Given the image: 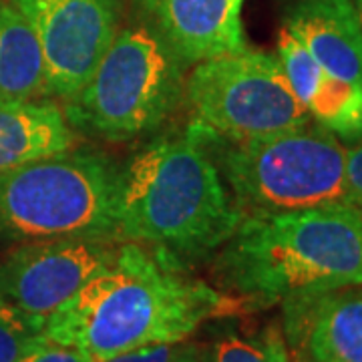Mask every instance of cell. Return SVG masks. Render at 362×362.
<instances>
[{
    "label": "cell",
    "instance_id": "1",
    "mask_svg": "<svg viewBox=\"0 0 362 362\" xmlns=\"http://www.w3.org/2000/svg\"><path fill=\"white\" fill-rule=\"evenodd\" d=\"M242 304L151 247L121 242L117 258L97 272L45 322V337L93 362L129 350L183 342L207 320Z\"/></svg>",
    "mask_w": 362,
    "mask_h": 362
},
{
    "label": "cell",
    "instance_id": "2",
    "mask_svg": "<svg viewBox=\"0 0 362 362\" xmlns=\"http://www.w3.org/2000/svg\"><path fill=\"white\" fill-rule=\"evenodd\" d=\"M242 216L194 131L149 141L121 165L117 238L177 264L209 258Z\"/></svg>",
    "mask_w": 362,
    "mask_h": 362
},
{
    "label": "cell",
    "instance_id": "3",
    "mask_svg": "<svg viewBox=\"0 0 362 362\" xmlns=\"http://www.w3.org/2000/svg\"><path fill=\"white\" fill-rule=\"evenodd\" d=\"M216 274L254 308L362 286V218L346 204L242 218Z\"/></svg>",
    "mask_w": 362,
    "mask_h": 362
},
{
    "label": "cell",
    "instance_id": "4",
    "mask_svg": "<svg viewBox=\"0 0 362 362\" xmlns=\"http://www.w3.org/2000/svg\"><path fill=\"white\" fill-rule=\"evenodd\" d=\"M121 165L69 149L0 173V242L117 238Z\"/></svg>",
    "mask_w": 362,
    "mask_h": 362
},
{
    "label": "cell",
    "instance_id": "5",
    "mask_svg": "<svg viewBox=\"0 0 362 362\" xmlns=\"http://www.w3.org/2000/svg\"><path fill=\"white\" fill-rule=\"evenodd\" d=\"M211 156L242 218L346 199V149L316 121L266 139L235 143L189 125Z\"/></svg>",
    "mask_w": 362,
    "mask_h": 362
},
{
    "label": "cell",
    "instance_id": "6",
    "mask_svg": "<svg viewBox=\"0 0 362 362\" xmlns=\"http://www.w3.org/2000/svg\"><path fill=\"white\" fill-rule=\"evenodd\" d=\"M187 65L149 26L119 28L87 85L65 103L75 131L127 141L159 129L183 103Z\"/></svg>",
    "mask_w": 362,
    "mask_h": 362
},
{
    "label": "cell",
    "instance_id": "7",
    "mask_svg": "<svg viewBox=\"0 0 362 362\" xmlns=\"http://www.w3.org/2000/svg\"><path fill=\"white\" fill-rule=\"evenodd\" d=\"M192 66L183 103L194 127L244 143L300 129L312 121L278 54L246 47Z\"/></svg>",
    "mask_w": 362,
    "mask_h": 362
},
{
    "label": "cell",
    "instance_id": "8",
    "mask_svg": "<svg viewBox=\"0 0 362 362\" xmlns=\"http://www.w3.org/2000/svg\"><path fill=\"white\" fill-rule=\"evenodd\" d=\"M33 26L51 97L71 101L87 85L121 23L119 0H11Z\"/></svg>",
    "mask_w": 362,
    "mask_h": 362
},
{
    "label": "cell",
    "instance_id": "9",
    "mask_svg": "<svg viewBox=\"0 0 362 362\" xmlns=\"http://www.w3.org/2000/svg\"><path fill=\"white\" fill-rule=\"evenodd\" d=\"M111 240H47L18 244L0 264V298L47 322L119 254Z\"/></svg>",
    "mask_w": 362,
    "mask_h": 362
},
{
    "label": "cell",
    "instance_id": "10",
    "mask_svg": "<svg viewBox=\"0 0 362 362\" xmlns=\"http://www.w3.org/2000/svg\"><path fill=\"white\" fill-rule=\"evenodd\" d=\"M149 26L187 66L246 49L244 0H133Z\"/></svg>",
    "mask_w": 362,
    "mask_h": 362
},
{
    "label": "cell",
    "instance_id": "11",
    "mask_svg": "<svg viewBox=\"0 0 362 362\" xmlns=\"http://www.w3.org/2000/svg\"><path fill=\"white\" fill-rule=\"evenodd\" d=\"M284 330L302 362H362V286L288 298Z\"/></svg>",
    "mask_w": 362,
    "mask_h": 362
},
{
    "label": "cell",
    "instance_id": "12",
    "mask_svg": "<svg viewBox=\"0 0 362 362\" xmlns=\"http://www.w3.org/2000/svg\"><path fill=\"white\" fill-rule=\"evenodd\" d=\"M282 26L334 77L362 89V28L352 0H278Z\"/></svg>",
    "mask_w": 362,
    "mask_h": 362
},
{
    "label": "cell",
    "instance_id": "13",
    "mask_svg": "<svg viewBox=\"0 0 362 362\" xmlns=\"http://www.w3.org/2000/svg\"><path fill=\"white\" fill-rule=\"evenodd\" d=\"M278 59L298 99L338 139L362 141V89L330 75L284 26L278 35Z\"/></svg>",
    "mask_w": 362,
    "mask_h": 362
},
{
    "label": "cell",
    "instance_id": "14",
    "mask_svg": "<svg viewBox=\"0 0 362 362\" xmlns=\"http://www.w3.org/2000/svg\"><path fill=\"white\" fill-rule=\"evenodd\" d=\"M65 111L47 101L0 103V173L77 145Z\"/></svg>",
    "mask_w": 362,
    "mask_h": 362
},
{
    "label": "cell",
    "instance_id": "15",
    "mask_svg": "<svg viewBox=\"0 0 362 362\" xmlns=\"http://www.w3.org/2000/svg\"><path fill=\"white\" fill-rule=\"evenodd\" d=\"M51 97L40 42L13 2H0V103Z\"/></svg>",
    "mask_w": 362,
    "mask_h": 362
},
{
    "label": "cell",
    "instance_id": "16",
    "mask_svg": "<svg viewBox=\"0 0 362 362\" xmlns=\"http://www.w3.org/2000/svg\"><path fill=\"white\" fill-rule=\"evenodd\" d=\"M206 362H290L280 332L268 330L254 338L226 332L209 349Z\"/></svg>",
    "mask_w": 362,
    "mask_h": 362
},
{
    "label": "cell",
    "instance_id": "17",
    "mask_svg": "<svg viewBox=\"0 0 362 362\" xmlns=\"http://www.w3.org/2000/svg\"><path fill=\"white\" fill-rule=\"evenodd\" d=\"M42 337V320L0 298V362H18Z\"/></svg>",
    "mask_w": 362,
    "mask_h": 362
},
{
    "label": "cell",
    "instance_id": "18",
    "mask_svg": "<svg viewBox=\"0 0 362 362\" xmlns=\"http://www.w3.org/2000/svg\"><path fill=\"white\" fill-rule=\"evenodd\" d=\"M204 358L206 354L202 350L183 340L173 344H156V346L129 350L103 362H204Z\"/></svg>",
    "mask_w": 362,
    "mask_h": 362
},
{
    "label": "cell",
    "instance_id": "19",
    "mask_svg": "<svg viewBox=\"0 0 362 362\" xmlns=\"http://www.w3.org/2000/svg\"><path fill=\"white\" fill-rule=\"evenodd\" d=\"M18 362H93L81 350L42 337Z\"/></svg>",
    "mask_w": 362,
    "mask_h": 362
},
{
    "label": "cell",
    "instance_id": "20",
    "mask_svg": "<svg viewBox=\"0 0 362 362\" xmlns=\"http://www.w3.org/2000/svg\"><path fill=\"white\" fill-rule=\"evenodd\" d=\"M350 206L362 218V143L346 149V199Z\"/></svg>",
    "mask_w": 362,
    "mask_h": 362
},
{
    "label": "cell",
    "instance_id": "21",
    "mask_svg": "<svg viewBox=\"0 0 362 362\" xmlns=\"http://www.w3.org/2000/svg\"><path fill=\"white\" fill-rule=\"evenodd\" d=\"M352 4H354V11H356V16H358V23H361L362 28V0H352Z\"/></svg>",
    "mask_w": 362,
    "mask_h": 362
},
{
    "label": "cell",
    "instance_id": "22",
    "mask_svg": "<svg viewBox=\"0 0 362 362\" xmlns=\"http://www.w3.org/2000/svg\"><path fill=\"white\" fill-rule=\"evenodd\" d=\"M204 362H206V358H204Z\"/></svg>",
    "mask_w": 362,
    "mask_h": 362
},
{
    "label": "cell",
    "instance_id": "23",
    "mask_svg": "<svg viewBox=\"0 0 362 362\" xmlns=\"http://www.w3.org/2000/svg\"><path fill=\"white\" fill-rule=\"evenodd\" d=\"M0 2H2V0H0Z\"/></svg>",
    "mask_w": 362,
    "mask_h": 362
}]
</instances>
